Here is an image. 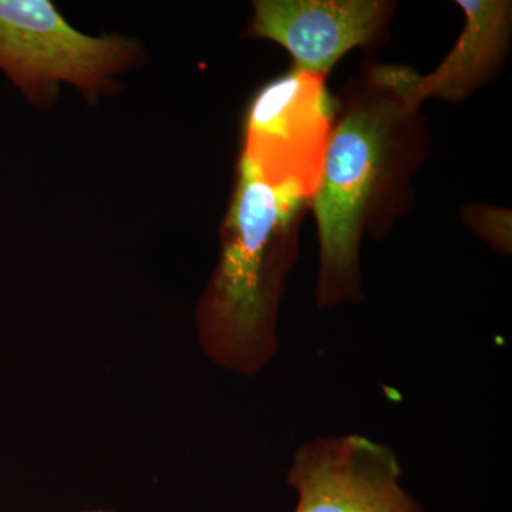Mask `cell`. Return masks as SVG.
<instances>
[{"label": "cell", "instance_id": "1", "mask_svg": "<svg viewBox=\"0 0 512 512\" xmlns=\"http://www.w3.org/2000/svg\"><path fill=\"white\" fill-rule=\"evenodd\" d=\"M414 77L409 67L373 63L340 94L311 200L320 308L362 301L363 237L382 241L412 208V178L429 156V128Z\"/></svg>", "mask_w": 512, "mask_h": 512}, {"label": "cell", "instance_id": "2", "mask_svg": "<svg viewBox=\"0 0 512 512\" xmlns=\"http://www.w3.org/2000/svg\"><path fill=\"white\" fill-rule=\"evenodd\" d=\"M309 207L306 195L238 163L220 262L200 308L202 342L224 365L256 372L275 355L279 305Z\"/></svg>", "mask_w": 512, "mask_h": 512}, {"label": "cell", "instance_id": "3", "mask_svg": "<svg viewBox=\"0 0 512 512\" xmlns=\"http://www.w3.org/2000/svg\"><path fill=\"white\" fill-rule=\"evenodd\" d=\"M137 45L72 28L49 0H0V70L35 103L70 83L94 100L137 62Z\"/></svg>", "mask_w": 512, "mask_h": 512}, {"label": "cell", "instance_id": "4", "mask_svg": "<svg viewBox=\"0 0 512 512\" xmlns=\"http://www.w3.org/2000/svg\"><path fill=\"white\" fill-rule=\"evenodd\" d=\"M326 77L292 67L265 84L249 104L239 163L266 183L312 200L333 126Z\"/></svg>", "mask_w": 512, "mask_h": 512}, {"label": "cell", "instance_id": "5", "mask_svg": "<svg viewBox=\"0 0 512 512\" xmlns=\"http://www.w3.org/2000/svg\"><path fill=\"white\" fill-rule=\"evenodd\" d=\"M400 476L396 451L362 434L305 441L286 474L295 512H423Z\"/></svg>", "mask_w": 512, "mask_h": 512}, {"label": "cell", "instance_id": "6", "mask_svg": "<svg viewBox=\"0 0 512 512\" xmlns=\"http://www.w3.org/2000/svg\"><path fill=\"white\" fill-rule=\"evenodd\" d=\"M396 8L390 0H256L245 36L278 43L293 67L328 79L350 50L383 39Z\"/></svg>", "mask_w": 512, "mask_h": 512}, {"label": "cell", "instance_id": "7", "mask_svg": "<svg viewBox=\"0 0 512 512\" xmlns=\"http://www.w3.org/2000/svg\"><path fill=\"white\" fill-rule=\"evenodd\" d=\"M466 15L456 45L433 70L414 77L421 104L429 99L466 100L500 72L510 50L512 6L507 0H457Z\"/></svg>", "mask_w": 512, "mask_h": 512}, {"label": "cell", "instance_id": "8", "mask_svg": "<svg viewBox=\"0 0 512 512\" xmlns=\"http://www.w3.org/2000/svg\"><path fill=\"white\" fill-rule=\"evenodd\" d=\"M463 222L474 235L485 239L497 251L511 252V211L490 205H468L461 211Z\"/></svg>", "mask_w": 512, "mask_h": 512}, {"label": "cell", "instance_id": "9", "mask_svg": "<svg viewBox=\"0 0 512 512\" xmlns=\"http://www.w3.org/2000/svg\"><path fill=\"white\" fill-rule=\"evenodd\" d=\"M84 512H111L106 510H90V511H84Z\"/></svg>", "mask_w": 512, "mask_h": 512}]
</instances>
